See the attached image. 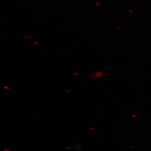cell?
Segmentation results:
<instances>
[{
  "instance_id": "1",
  "label": "cell",
  "mask_w": 151,
  "mask_h": 151,
  "mask_svg": "<svg viewBox=\"0 0 151 151\" xmlns=\"http://www.w3.org/2000/svg\"><path fill=\"white\" fill-rule=\"evenodd\" d=\"M103 76V73L101 71H97L95 73L91 75L90 77L93 79H98V78H102Z\"/></svg>"
},
{
  "instance_id": "2",
  "label": "cell",
  "mask_w": 151,
  "mask_h": 151,
  "mask_svg": "<svg viewBox=\"0 0 151 151\" xmlns=\"http://www.w3.org/2000/svg\"><path fill=\"white\" fill-rule=\"evenodd\" d=\"M8 86H4V88H6V89H9L10 88H8Z\"/></svg>"
}]
</instances>
